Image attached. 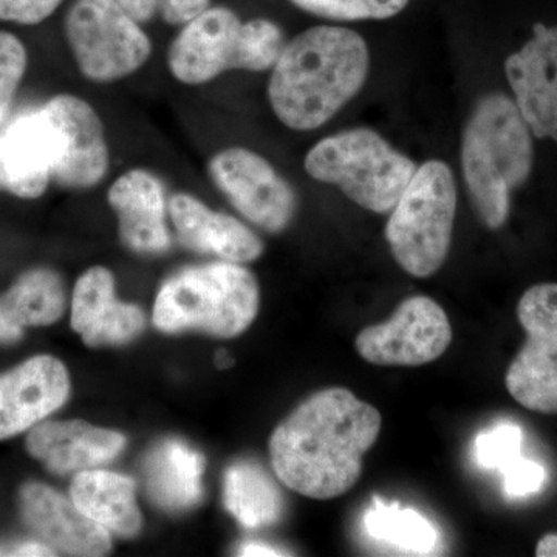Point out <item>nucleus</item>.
I'll use <instances>...</instances> for the list:
<instances>
[{
	"instance_id": "obj_1",
	"label": "nucleus",
	"mask_w": 557,
	"mask_h": 557,
	"mask_svg": "<svg viewBox=\"0 0 557 557\" xmlns=\"http://www.w3.org/2000/svg\"><path fill=\"white\" fill-rule=\"evenodd\" d=\"M383 417L346 387L311 395L270 438L271 467L278 480L302 496H344L362 474V458L380 437Z\"/></svg>"
},
{
	"instance_id": "obj_2",
	"label": "nucleus",
	"mask_w": 557,
	"mask_h": 557,
	"mask_svg": "<svg viewBox=\"0 0 557 557\" xmlns=\"http://www.w3.org/2000/svg\"><path fill=\"white\" fill-rule=\"evenodd\" d=\"M369 69V47L357 32L336 25L309 28L285 42L271 69V109L288 129L317 131L357 97Z\"/></svg>"
},
{
	"instance_id": "obj_3",
	"label": "nucleus",
	"mask_w": 557,
	"mask_h": 557,
	"mask_svg": "<svg viewBox=\"0 0 557 557\" xmlns=\"http://www.w3.org/2000/svg\"><path fill=\"white\" fill-rule=\"evenodd\" d=\"M533 163V132L515 100L504 94L480 98L465 127L461 170L469 199L486 228L507 223L511 194L525 185Z\"/></svg>"
},
{
	"instance_id": "obj_4",
	"label": "nucleus",
	"mask_w": 557,
	"mask_h": 557,
	"mask_svg": "<svg viewBox=\"0 0 557 557\" xmlns=\"http://www.w3.org/2000/svg\"><path fill=\"white\" fill-rule=\"evenodd\" d=\"M285 42L276 22L263 17L244 22L226 7H209L172 39L168 70L189 87L205 86L237 70L267 72L276 64Z\"/></svg>"
},
{
	"instance_id": "obj_5",
	"label": "nucleus",
	"mask_w": 557,
	"mask_h": 557,
	"mask_svg": "<svg viewBox=\"0 0 557 557\" xmlns=\"http://www.w3.org/2000/svg\"><path fill=\"white\" fill-rule=\"evenodd\" d=\"M258 278L242 263L189 267L161 285L153 324L168 333L200 330L218 338H236L258 317Z\"/></svg>"
},
{
	"instance_id": "obj_6",
	"label": "nucleus",
	"mask_w": 557,
	"mask_h": 557,
	"mask_svg": "<svg viewBox=\"0 0 557 557\" xmlns=\"http://www.w3.org/2000/svg\"><path fill=\"white\" fill-rule=\"evenodd\" d=\"M304 168L317 182L338 186L358 207L386 214L418 166L375 131L355 127L317 143L307 152Z\"/></svg>"
},
{
	"instance_id": "obj_7",
	"label": "nucleus",
	"mask_w": 557,
	"mask_h": 557,
	"mask_svg": "<svg viewBox=\"0 0 557 557\" xmlns=\"http://www.w3.org/2000/svg\"><path fill=\"white\" fill-rule=\"evenodd\" d=\"M457 212L456 180L448 164L426 161L392 208L386 240L399 267L418 278L434 276L448 259Z\"/></svg>"
},
{
	"instance_id": "obj_8",
	"label": "nucleus",
	"mask_w": 557,
	"mask_h": 557,
	"mask_svg": "<svg viewBox=\"0 0 557 557\" xmlns=\"http://www.w3.org/2000/svg\"><path fill=\"white\" fill-rule=\"evenodd\" d=\"M64 33L81 75L94 84L129 78L152 57L148 33L116 0H75Z\"/></svg>"
},
{
	"instance_id": "obj_9",
	"label": "nucleus",
	"mask_w": 557,
	"mask_h": 557,
	"mask_svg": "<svg viewBox=\"0 0 557 557\" xmlns=\"http://www.w3.org/2000/svg\"><path fill=\"white\" fill-rule=\"evenodd\" d=\"M527 339L505 376L509 395L531 412L557 413V284L528 288L518 304Z\"/></svg>"
},
{
	"instance_id": "obj_10",
	"label": "nucleus",
	"mask_w": 557,
	"mask_h": 557,
	"mask_svg": "<svg viewBox=\"0 0 557 557\" xmlns=\"http://www.w3.org/2000/svg\"><path fill=\"white\" fill-rule=\"evenodd\" d=\"M209 180L252 225L267 233H282L293 222L298 196L265 157L233 146L208 161Z\"/></svg>"
},
{
	"instance_id": "obj_11",
	"label": "nucleus",
	"mask_w": 557,
	"mask_h": 557,
	"mask_svg": "<svg viewBox=\"0 0 557 557\" xmlns=\"http://www.w3.org/2000/svg\"><path fill=\"white\" fill-rule=\"evenodd\" d=\"M450 341L453 327L437 300L412 296L386 322L359 332L355 347L369 364L418 368L443 357Z\"/></svg>"
},
{
	"instance_id": "obj_12",
	"label": "nucleus",
	"mask_w": 557,
	"mask_h": 557,
	"mask_svg": "<svg viewBox=\"0 0 557 557\" xmlns=\"http://www.w3.org/2000/svg\"><path fill=\"white\" fill-rule=\"evenodd\" d=\"M64 137L44 104L0 127V190L20 199L44 196L64 160Z\"/></svg>"
},
{
	"instance_id": "obj_13",
	"label": "nucleus",
	"mask_w": 557,
	"mask_h": 557,
	"mask_svg": "<svg viewBox=\"0 0 557 557\" xmlns=\"http://www.w3.org/2000/svg\"><path fill=\"white\" fill-rule=\"evenodd\" d=\"M505 75L534 137L557 143V25H534L533 38L505 61Z\"/></svg>"
},
{
	"instance_id": "obj_14",
	"label": "nucleus",
	"mask_w": 557,
	"mask_h": 557,
	"mask_svg": "<svg viewBox=\"0 0 557 557\" xmlns=\"http://www.w3.org/2000/svg\"><path fill=\"white\" fill-rule=\"evenodd\" d=\"M44 108L64 137V160L53 183L73 190L100 185L110 170L108 135L100 113L89 101L72 94L54 95Z\"/></svg>"
},
{
	"instance_id": "obj_15",
	"label": "nucleus",
	"mask_w": 557,
	"mask_h": 557,
	"mask_svg": "<svg viewBox=\"0 0 557 557\" xmlns=\"http://www.w3.org/2000/svg\"><path fill=\"white\" fill-rule=\"evenodd\" d=\"M119 219L121 240L138 255H163L171 248L170 199L159 175L143 168L121 174L108 190Z\"/></svg>"
},
{
	"instance_id": "obj_16",
	"label": "nucleus",
	"mask_w": 557,
	"mask_h": 557,
	"mask_svg": "<svg viewBox=\"0 0 557 557\" xmlns=\"http://www.w3.org/2000/svg\"><path fill=\"white\" fill-rule=\"evenodd\" d=\"M70 379L58 359L35 357L0 375V440L42 423L64 406Z\"/></svg>"
},
{
	"instance_id": "obj_17",
	"label": "nucleus",
	"mask_w": 557,
	"mask_h": 557,
	"mask_svg": "<svg viewBox=\"0 0 557 557\" xmlns=\"http://www.w3.org/2000/svg\"><path fill=\"white\" fill-rule=\"evenodd\" d=\"M170 219L183 247L234 263H249L263 252L262 240L245 223L214 211L188 193L170 197Z\"/></svg>"
},
{
	"instance_id": "obj_18",
	"label": "nucleus",
	"mask_w": 557,
	"mask_h": 557,
	"mask_svg": "<svg viewBox=\"0 0 557 557\" xmlns=\"http://www.w3.org/2000/svg\"><path fill=\"white\" fill-rule=\"evenodd\" d=\"M145 313L120 302L115 277L104 267H91L78 278L72 299V327L90 347L131 343L145 330Z\"/></svg>"
},
{
	"instance_id": "obj_19",
	"label": "nucleus",
	"mask_w": 557,
	"mask_h": 557,
	"mask_svg": "<svg viewBox=\"0 0 557 557\" xmlns=\"http://www.w3.org/2000/svg\"><path fill=\"white\" fill-rule=\"evenodd\" d=\"M22 518L49 547L72 556H102L112 547L110 533L87 518L72 498L40 483L21 491Z\"/></svg>"
},
{
	"instance_id": "obj_20",
	"label": "nucleus",
	"mask_w": 557,
	"mask_h": 557,
	"mask_svg": "<svg viewBox=\"0 0 557 557\" xmlns=\"http://www.w3.org/2000/svg\"><path fill=\"white\" fill-rule=\"evenodd\" d=\"M124 446L126 438L119 432L78 420L36 424L27 437L28 453L61 475L109 463Z\"/></svg>"
},
{
	"instance_id": "obj_21",
	"label": "nucleus",
	"mask_w": 557,
	"mask_h": 557,
	"mask_svg": "<svg viewBox=\"0 0 557 557\" xmlns=\"http://www.w3.org/2000/svg\"><path fill=\"white\" fill-rule=\"evenodd\" d=\"M70 497L87 518L109 533L134 537L141 531L135 483L127 475L98 468L81 471L70 486Z\"/></svg>"
},
{
	"instance_id": "obj_22",
	"label": "nucleus",
	"mask_w": 557,
	"mask_h": 557,
	"mask_svg": "<svg viewBox=\"0 0 557 557\" xmlns=\"http://www.w3.org/2000/svg\"><path fill=\"white\" fill-rule=\"evenodd\" d=\"M205 458L180 440L156 446L145 465L150 498L164 511L182 512L199 504Z\"/></svg>"
},
{
	"instance_id": "obj_23",
	"label": "nucleus",
	"mask_w": 557,
	"mask_h": 557,
	"mask_svg": "<svg viewBox=\"0 0 557 557\" xmlns=\"http://www.w3.org/2000/svg\"><path fill=\"white\" fill-rule=\"evenodd\" d=\"M225 507L245 528L274 525L284 504L276 483L252 461H239L225 474Z\"/></svg>"
},
{
	"instance_id": "obj_24",
	"label": "nucleus",
	"mask_w": 557,
	"mask_h": 557,
	"mask_svg": "<svg viewBox=\"0 0 557 557\" xmlns=\"http://www.w3.org/2000/svg\"><path fill=\"white\" fill-rule=\"evenodd\" d=\"M0 306L7 317L22 330L53 324L64 314V284L60 274L53 270L27 271L0 298Z\"/></svg>"
},
{
	"instance_id": "obj_25",
	"label": "nucleus",
	"mask_w": 557,
	"mask_h": 557,
	"mask_svg": "<svg viewBox=\"0 0 557 557\" xmlns=\"http://www.w3.org/2000/svg\"><path fill=\"white\" fill-rule=\"evenodd\" d=\"M364 525L376 541L416 555H429L438 542L437 531L424 516L397 504L386 505L379 497H373V508L366 512Z\"/></svg>"
},
{
	"instance_id": "obj_26",
	"label": "nucleus",
	"mask_w": 557,
	"mask_h": 557,
	"mask_svg": "<svg viewBox=\"0 0 557 557\" xmlns=\"http://www.w3.org/2000/svg\"><path fill=\"white\" fill-rule=\"evenodd\" d=\"M293 5L322 20L383 21L397 16L409 0H289Z\"/></svg>"
},
{
	"instance_id": "obj_27",
	"label": "nucleus",
	"mask_w": 557,
	"mask_h": 557,
	"mask_svg": "<svg viewBox=\"0 0 557 557\" xmlns=\"http://www.w3.org/2000/svg\"><path fill=\"white\" fill-rule=\"evenodd\" d=\"M27 65V49L22 40L13 33L0 32V127L9 121Z\"/></svg>"
},
{
	"instance_id": "obj_28",
	"label": "nucleus",
	"mask_w": 557,
	"mask_h": 557,
	"mask_svg": "<svg viewBox=\"0 0 557 557\" xmlns=\"http://www.w3.org/2000/svg\"><path fill=\"white\" fill-rule=\"evenodd\" d=\"M522 428L511 423L498 424L475 440V458L480 467L502 471L522 456Z\"/></svg>"
},
{
	"instance_id": "obj_29",
	"label": "nucleus",
	"mask_w": 557,
	"mask_h": 557,
	"mask_svg": "<svg viewBox=\"0 0 557 557\" xmlns=\"http://www.w3.org/2000/svg\"><path fill=\"white\" fill-rule=\"evenodd\" d=\"M504 474L505 493L511 498H523L541 493L547 485L548 472L537 461L518 457L502 469Z\"/></svg>"
},
{
	"instance_id": "obj_30",
	"label": "nucleus",
	"mask_w": 557,
	"mask_h": 557,
	"mask_svg": "<svg viewBox=\"0 0 557 557\" xmlns=\"http://www.w3.org/2000/svg\"><path fill=\"white\" fill-rule=\"evenodd\" d=\"M64 0H0V21L38 25L49 20Z\"/></svg>"
},
{
	"instance_id": "obj_31",
	"label": "nucleus",
	"mask_w": 557,
	"mask_h": 557,
	"mask_svg": "<svg viewBox=\"0 0 557 557\" xmlns=\"http://www.w3.org/2000/svg\"><path fill=\"white\" fill-rule=\"evenodd\" d=\"M211 7V0H161L159 16L164 24L183 27Z\"/></svg>"
},
{
	"instance_id": "obj_32",
	"label": "nucleus",
	"mask_w": 557,
	"mask_h": 557,
	"mask_svg": "<svg viewBox=\"0 0 557 557\" xmlns=\"http://www.w3.org/2000/svg\"><path fill=\"white\" fill-rule=\"evenodd\" d=\"M116 2L141 25L159 16L161 0H116Z\"/></svg>"
},
{
	"instance_id": "obj_33",
	"label": "nucleus",
	"mask_w": 557,
	"mask_h": 557,
	"mask_svg": "<svg viewBox=\"0 0 557 557\" xmlns=\"http://www.w3.org/2000/svg\"><path fill=\"white\" fill-rule=\"evenodd\" d=\"M0 556H54L53 548L40 542H22V544L0 547Z\"/></svg>"
},
{
	"instance_id": "obj_34",
	"label": "nucleus",
	"mask_w": 557,
	"mask_h": 557,
	"mask_svg": "<svg viewBox=\"0 0 557 557\" xmlns=\"http://www.w3.org/2000/svg\"><path fill=\"white\" fill-rule=\"evenodd\" d=\"M21 336L22 329L17 327V325L7 317L5 311H3L2 306H0V343H13V341L20 339Z\"/></svg>"
},
{
	"instance_id": "obj_35",
	"label": "nucleus",
	"mask_w": 557,
	"mask_h": 557,
	"mask_svg": "<svg viewBox=\"0 0 557 557\" xmlns=\"http://www.w3.org/2000/svg\"><path fill=\"white\" fill-rule=\"evenodd\" d=\"M240 556H284L287 553H282L281 549L269 547V545L258 544H245L239 549Z\"/></svg>"
},
{
	"instance_id": "obj_36",
	"label": "nucleus",
	"mask_w": 557,
	"mask_h": 557,
	"mask_svg": "<svg viewBox=\"0 0 557 557\" xmlns=\"http://www.w3.org/2000/svg\"><path fill=\"white\" fill-rule=\"evenodd\" d=\"M218 364L220 368H225V366L228 364V357H226L225 351H220L218 357Z\"/></svg>"
}]
</instances>
